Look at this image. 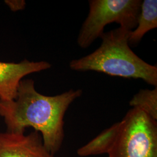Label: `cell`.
Instances as JSON below:
<instances>
[{"instance_id": "obj_9", "label": "cell", "mask_w": 157, "mask_h": 157, "mask_svg": "<svg viewBox=\"0 0 157 157\" xmlns=\"http://www.w3.org/2000/svg\"><path fill=\"white\" fill-rule=\"evenodd\" d=\"M132 108H137L157 121V87L154 89H141L129 102Z\"/></svg>"}, {"instance_id": "obj_5", "label": "cell", "mask_w": 157, "mask_h": 157, "mask_svg": "<svg viewBox=\"0 0 157 157\" xmlns=\"http://www.w3.org/2000/svg\"><path fill=\"white\" fill-rule=\"evenodd\" d=\"M0 157H54L39 132H0Z\"/></svg>"}, {"instance_id": "obj_4", "label": "cell", "mask_w": 157, "mask_h": 157, "mask_svg": "<svg viewBox=\"0 0 157 157\" xmlns=\"http://www.w3.org/2000/svg\"><path fill=\"white\" fill-rule=\"evenodd\" d=\"M108 157H157V122L145 112L132 108L119 122Z\"/></svg>"}, {"instance_id": "obj_1", "label": "cell", "mask_w": 157, "mask_h": 157, "mask_svg": "<svg viewBox=\"0 0 157 157\" xmlns=\"http://www.w3.org/2000/svg\"><path fill=\"white\" fill-rule=\"evenodd\" d=\"M82 93L80 89H71L58 95H43L36 89L33 79H23L15 100H0V116L8 132L25 133L26 128L32 127L39 132L45 147L54 155L64 139L65 113Z\"/></svg>"}, {"instance_id": "obj_8", "label": "cell", "mask_w": 157, "mask_h": 157, "mask_svg": "<svg viewBox=\"0 0 157 157\" xmlns=\"http://www.w3.org/2000/svg\"><path fill=\"white\" fill-rule=\"evenodd\" d=\"M119 129V122L105 129L93 139L80 147L77 150L78 156L82 157L108 154L115 140Z\"/></svg>"}, {"instance_id": "obj_10", "label": "cell", "mask_w": 157, "mask_h": 157, "mask_svg": "<svg viewBox=\"0 0 157 157\" xmlns=\"http://www.w3.org/2000/svg\"><path fill=\"white\" fill-rule=\"evenodd\" d=\"M4 2L13 12L22 11L25 8L26 4L24 0H6Z\"/></svg>"}, {"instance_id": "obj_3", "label": "cell", "mask_w": 157, "mask_h": 157, "mask_svg": "<svg viewBox=\"0 0 157 157\" xmlns=\"http://www.w3.org/2000/svg\"><path fill=\"white\" fill-rule=\"evenodd\" d=\"M141 0H90L89 11L79 30L77 43L87 48L101 37L107 25L117 23L130 31L137 26Z\"/></svg>"}, {"instance_id": "obj_6", "label": "cell", "mask_w": 157, "mask_h": 157, "mask_svg": "<svg viewBox=\"0 0 157 157\" xmlns=\"http://www.w3.org/2000/svg\"><path fill=\"white\" fill-rule=\"evenodd\" d=\"M51 67L49 62L43 61L34 62L24 59L19 62L0 61V100H15L19 84L24 77Z\"/></svg>"}, {"instance_id": "obj_2", "label": "cell", "mask_w": 157, "mask_h": 157, "mask_svg": "<svg viewBox=\"0 0 157 157\" xmlns=\"http://www.w3.org/2000/svg\"><path fill=\"white\" fill-rule=\"evenodd\" d=\"M130 30L119 27L101 36V45L94 52L69 63L71 70L94 71L111 76L141 79L157 87V67L145 62L132 51Z\"/></svg>"}, {"instance_id": "obj_7", "label": "cell", "mask_w": 157, "mask_h": 157, "mask_svg": "<svg viewBox=\"0 0 157 157\" xmlns=\"http://www.w3.org/2000/svg\"><path fill=\"white\" fill-rule=\"evenodd\" d=\"M157 28V0L142 1L137 26L129 33V45L136 47L138 45L146 33Z\"/></svg>"}]
</instances>
